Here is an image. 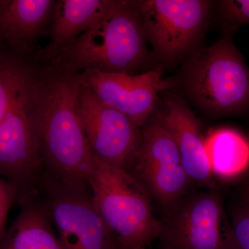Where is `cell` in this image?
Wrapping results in <instances>:
<instances>
[{
  "label": "cell",
  "instance_id": "cell-16",
  "mask_svg": "<svg viewBox=\"0 0 249 249\" xmlns=\"http://www.w3.org/2000/svg\"><path fill=\"white\" fill-rule=\"evenodd\" d=\"M206 155L213 177L231 179L249 168V139L236 129H214L205 139Z\"/></svg>",
  "mask_w": 249,
  "mask_h": 249
},
{
  "label": "cell",
  "instance_id": "cell-9",
  "mask_svg": "<svg viewBox=\"0 0 249 249\" xmlns=\"http://www.w3.org/2000/svg\"><path fill=\"white\" fill-rule=\"evenodd\" d=\"M142 139L127 170L166 211L188 193V178L175 141L155 114L142 127Z\"/></svg>",
  "mask_w": 249,
  "mask_h": 249
},
{
  "label": "cell",
  "instance_id": "cell-12",
  "mask_svg": "<svg viewBox=\"0 0 249 249\" xmlns=\"http://www.w3.org/2000/svg\"><path fill=\"white\" fill-rule=\"evenodd\" d=\"M160 94L163 107L154 114L175 141L188 178L193 183L214 189L200 121L181 96L171 91Z\"/></svg>",
  "mask_w": 249,
  "mask_h": 249
},
{
  "label": "cell",
  "instance_id": "cell-10",
  "mask_svg": "<svg viewBox=\"0 0 249 249\" xmlns=\"http://www.w3.org/2000/svg\"><path fill=\"white\" fill-rule=\"evenodd\" d=\"M78 103L80 121L93 155L107 164L128 170L142 144V127L102 102L83 80Z\"/></svg>",
  "mask_w": 249,
  "mask_h": 249
},
{
  "label": "cell",
  "instance_id": "cell-5",
  "mask_svg": "<svg viewBox=\"0 0 249 249\" xmlns=\"http://www.w3.org/2000/svg\"><path fill=\"white\" fill-rule=\"evenodd\" d=\"M147 43L160 66L182 63L201 47L215 1L138 0Z\"/></svg>",
  "mask_w": 249,
  "mask_h": 249
},
{
  "label": "cell",
  "instance_id": "cell-6",
  "mask_svg": "<svg viewBox=\"0 0 249 249\" xmlns=\"http://www.w3.org/2000/svg\"><path fill=\"white\" fill-rule=\"evenodd\" d=\"M34 70L0 122V177L16 187L18 199L36 194L44 175Z\"/></svg>",
  "mask_w": 249,
  "mask_h": 249
},
{
  "label": "cell",
  "instance_id": "cell-21",
  "mask_svg": "<svg viewBox=\"0 0 249 249\" xmlns=\"http://www.w3.org/2000/svg\"><path fill=\"white\" fill-rule=\"evenodd\" d=\"M241 199H242L241 204L245 205V206L249 207V194L241 195Z\"/></svg>",
  "mask_w": 249,
  "mask_h": 249
},
{
  "label": "cell",
  "instance_id": "cell-17",
  "mask_svg": "<svg viewBox=\"0 0 249 249\" xmlns=\"http://www.w3.org/2000/svg\"><path fill=\"white\" fill-rule=\"evenodd\" d=\"M34 70L19 60L0 61V122L14 106Z\"/></svg>",
  "mask_w": 249,
  "mask_h": 249
},
{
  "label": "cell",
  "instance_id": "cell-14",
  "mask_svg": "<svg viewBox=\"0 0 249 249\" xmlns=\"http://www.w3.org/2000/svg\"><path fill=\"white\" fill-rule=\"evenodd\" d=\"M114 0H57L48 44L38 58L49 63L60 52L97 22L114 4Z\"/></svg>",
  "mask_w": 249,
  "mask_h": 249
},
{
  "label": "cell",
  "instance_id": "cell-15",
  "mask_svg": "<svg viewBox=\"0 0 249 249\" xmlns=\"http://www.w3.org/2000/svg\"><path fill=\"white\" fill-rule=\"evenodd\" d=\"M19 200L20 211L0 240V249H67L53 231L48 209L38 193Z\"/></svg>",
  "mask_w": 249,
  "mask_h": 249
},
{
  "label": "cell",
  "instance_id": "cell-20",
  "mask_svg": "<svg viewBox=\"0 0 249 249\" xmlns=\"http://www.w3.org/2000/svg\"><path fill=\"white\" fill-rule=\"evenodd\" d=\"M18 198V191L12 183L0 177V240L5 233V224L10 208Z\"/></svg>",
  "mask_w": 249,
  "mask_h": 249
},
{
  "label": "cell",
  "instance_id": "cell-19",
  "mask_svg": "<svg viewBox=\"0 0 249 249\" xmlns=\"http://www.w3.org/2000/svg\"><path fill=\"white\" fill-rule=\"evenodd\" d=\"M231 249H249V207L240 204L230 220Z\"/></svg>",
  "mask_w": 249,
  "mask_h": 249
},
{
  "label": "cell",
  "instance_id": "cell-11",
  "mask_svg": "<svg viewBox=\"0 0 249 249\" xmlns=\"http://www.w3.org/2000/svg\"><path fill=\"white\" fill-rule=\"evenodd\" d=\"M82 75L102 102L142 128L155 113L160 94L176 87L175 80L163 77L160 65L138 74L85 71Z\"/></svg>",
  "mask_w": 249,
  "mask_h": 249
},
{
  "label": "cell",
  "instance_id": "cell-18",
  "mask_svg": "<svg viewBox=\"0 0 249 249\" xmlns=\"http://www.w3.org/2000/svg\"><path fill=\"white\" fill-rule=\"evenodd\" d=\"M214 11H217L223 36L233 37L241 27L249 24V0L215 1Z\"/></svg>",
  "mask_w": 249,
  "mask_h": 249
},
{
  "label": "cell",
  "instance_id": "cell-1",
  "mask_svg": "<svg viewBox=\"0 0 249 249\" xmlns=\"http://www.w3.org/2000/svg\"><path fill=\"white\" fill-rule=\"evenodd\" d=\"M82 83V72L50 64L34 71L44 176L65 186L91 191L93 155L78 111Z\"/></svg>",
  "mask_w": 249,
  "mask_h": 249
},
{
  "label": "cell",
  "instance_id": "cell-13",
  "mask_svg": "<svg viewBox=\"0 0 249 249\" xmlns=\"http://www.w3.org/2000/svg\"><path fill=\"white\" fill-rule=\"evenodd\" d=\"M54 0H0V40L29 52L52 23Z\"/></svg>",
  "mask_w": 249,
  "mask_h": 249
},
{
  "label": "cell",
  "instance_id": "cell-2",
  "mask_svg": "<svg viewBox=\"0 0 249 249\" xmlns=\"http://www.w3.org/2000/svg\"><path fill=\"white\" fill-rule=\"evenodd\" d=\"M147 44L138 0H114L48 64L69 71L138 74L155 60Z\"/></svg>",
  "mask_w": 249,
  "mask_h": 249
},
{
  "label": "cell",
  "instance_id": "cell-4",
  "mask_svg": "<svg viewBox=\"0 0 249 249\" xmlns=\"http://www.w3.org/2000/svg\"><path fill=\"white\" fill-rule=\"evenodd\" d=\"M89 185L95 209L115 235L118 245L146 248L158 238L161 220L153 213L151 197L127 170L93 155Z\"/></svg>",
  "mask_w": 249,
  "mask_h": 249
},
{
  "label": "cell",
  "instance_id": "cell-8",
  "mask_svg": "<svg viewBox=\"0 0 249 249\" xmlns=\"http://www.w3.org/2000/svg\"><path fill=\"white\" fill-rule=\"evenodd\" d=\"M38 194L67 249H116L115 235L95 209L91 191L44 176Z\"/></svg>",
  "mask_w": 249,
  "mask_h": 249
},
{
  "label": "cell",
  "instance_id": "cell-3",
  "mask_svg": "<svg viewBox=\"0 0 249 249\" xmlns=\"http://www.w3.org/2000/svg\"><path fill=\"white\" fill-rule=\"evenodd\" d=\"M174 80L206 115L230 117L249 111V67L231 36L196 50L181 63Z\"/></svg>",
  "mask_w": 249,
  "mask_h": 249
},
{
  "label": "cell",
  "instance_id": "cell-22",
  "mask_svg": "<svg viewBox=\"0 0 249 249\" xmlns=\"http://www.w3.org/2000/svg\"><path fill=\"white\" fill-rule=\"evenodd\" d=\"M116 249H146L144 247H126V246L118 245Z\"/></svg>",
  "mask_w": 249,
  "mask_h": 249
},
{
  "label": "cell",
  "instance_id": "cell-7",
  "mask_svg": "<svg viewBox=\"0 0 249 249\" xmlns=\"http://www.w3.org/2000/svg\"><path fill=\"white\" fill-rule=\"evenodd\" d=\"M160 220L162 249H231L230 221L215 188L188 193Z\"/></svg>",
  "mask_w": 249,
  "mask_h": 249
}]
</instances>
